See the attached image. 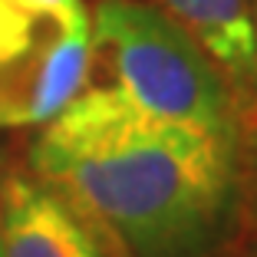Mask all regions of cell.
<instances>
[{
  "label": "cell",
  "instance_id": "obj_5",
  "mask_svg": "<svg viewBox=\"0 0 257 257\" xmlns=\"http://www.w3.org/2000/svg\"><path fill=\"white\" fill-rule=\"evenodd\" d=\"M201 43L218 69L237 86L257 89V43L250 0H145Z\"/></svg>",
  "mask_w": 257,
  "mask_h": 257
},
{
  "label": "cell",
  "instance_id": "obj_2",
  "mask_svg": "<svg viewBox=\"0 0 257 257\" xmlns=\"http://www.w3.org/2000/svg\"><path fill=\"white\" fill-rule=\"evenodd\" d=\"M92 60H102L112 76L109 86L142 112L237 139L224 73L159 7L145 0H102L92 14Z\"/></svg>",
  "mask_w": 257,
  "mask_h": 257
},
{
  "label": "cell",
  "instance_id": "obj_1",
  "mask_svg": "<svg viewBox=\"0 0 257 257\" xmlns=\"http://www.w3.org/2000/svg\"><path fill=\"white\" fill-rule=\"evenodd\" d=\"M30 168L125 257H208L237 208V139L142 112L89 86L40 125Z\"/></svg>",
  "mask_w": 257,
  "mask_h": 257
},
{
  "label": "cell",
  "instance_id": "obj_3",
  "mask_svg": "<svg viewBox=\"0 0 257 257\" xmlns=\"http://www.w3.org/2000/svg\"><path fill=\"white\" fill-rule=\"evenodd\" d=\"M86 0H0V128H40L89 83Z\"/></svg>",
  "mask_w": 257,
  "mask_h": 257
},
{
  "label": "cell",
  "instance_id": "obj_4",
  "mask_svg": "<svg viewBox=\"0 0 257 257\" xmlns=\"http://www.w3.org/2000/svg\"><path fill=\"white\" fill-rule=\"evenodd\" d=\"M0 257H106L89 224L37 175L0 182Z\"/></svg>",
  "mask_w": 257,
  "mask_h": 257
},
{
  "label": "cell",
  "instance_id": "obj_6",
  "mask_svg": "<svg viewBox=\"0 0 257 257\" xmlns=\"http://www.w3.org/2000/svg\"><path fill=\"white\" fill-rule=\"evenodd\" d=\"M250 27H254V43H257V0H250Z\"/></svg>",
  "mask_w": 257,
  "mask_h": 257
}]
</instances>
